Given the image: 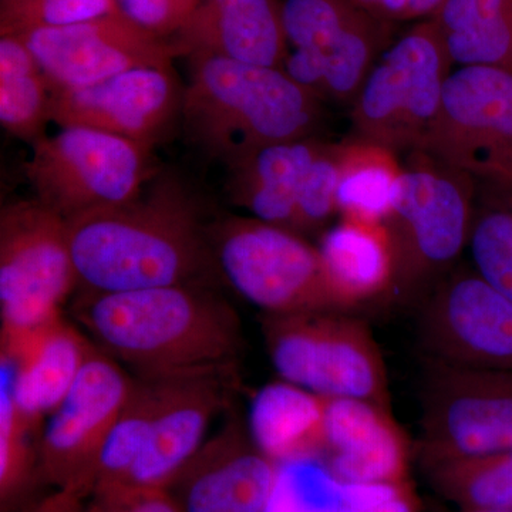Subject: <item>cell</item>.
Returning <instances> with one entry per match:
<instances>
[{
	"label": "cell",
	"mask_w": 512,
	"mask_h": 512,
	"mask_svg": "<svg viewBox=\"0 0 512 512\" xmlns=\"http://www.w3.org/2000/svg\"><path fill=\"white\" fill-rule=\"evenodd\" d=\"M69 222L83 292L113 293L222 282L210 225L188 188L158 174L137 200L87 212Z\"/></svg>",
	"instance_id": "6da1fadb"
},
{
	"label": "cell",
	"mask_w": 512,
	"mask_h": 512,
	"mask_svg": "<svg viewBox=\"0 0 512 512\" xmlns=\"http://www.w3.org/2000/svg\"><path fill=\"white\" fill-rule=\"evenodd\" d=\"M72 315L101 352L136 377L238 363L244 349L237 311L211 286L82 291Z\"/></svg>",
	"instance_id": "7a4b0ae2"
},
{
	"label": "cell",
	"mask_w": 512,
	"mask_h": 512,
	"mask_svg": "<svg viewBox=\"0 0 512 512\" xmlns=\"http://www.w3.org/2000/svg\"><path fill=\"white\" fill-rule=\"evenodd\" d=\"M181 117L202 153L229 167L259 148L320 137L325 107L281 67L225 57L188 56Z\"/></svg>",
	"instance_id": "3957f363"
},
{
	"label": "cell",
	"mask_w": 512,
	"mask_h": 512,
	"mask_svg": "<svg viewBox=\"0 0 512 512\" xmlns=\"http://www.w3.org/2000/svg\"><path fill=\"white\" fill-rule=\"evenodd\" d=\"M383 224L394 252L392 298L419 303L450 274L468 247L476 178L430 154H406Z\"/></svg>",
	"instance_id": "277c9868"
},
{
	"label": "cell",
	"mask_w": 512,
	"mask_h": 512,
	"mask_svg": "<svg viewBox=\"0 0 512 512\" xmlns=\"http://www.w3.org/2000/svg\"><path fill=\"white\" fill-rule=\"evenodd\" d=\"M208 232L225 284L262 313H349L319 248L303 235L254 217H227Z\"/></svg>",
	"instance_id": "5b68a950"
},
{
	"label": "cell",
	"mask_w": 512,
	"mask_h": 512,
	"mask_svg": "<svg viewBox=\"0 0 512 512\" xmlns=\"http://www.w3.org/2000/svg\"><path fill=\"white\" fill-rule=\"evenodd\" d=\"M266 352L281 379L326 399L390 406L382 352L362 320L348 312L261 316Z\"/></svg>",
	"instance_id": "8992f818"
},
{
	"label": "cell",
	"mask_w": 512,
	"mask_h": 512,
	"mask_svg": "<svg viewBox=\"0 0 512 512\" xmlns=\"http://www.w3.org/2000/svg\"><path fill=\"white\" fill-rule=\"evenodd\" d=\"M454 64L433 19L393 40L370 70L352 104L353 136L406 156L421 141L440 109Z\"/></svg>",
	"instance_id": "52a82bcc"
},
{
	"label": "cell",
	"mask_w": 512,
	"mask_h": 512,
	"mask_svg": "<svg viewBox=\"0 0 512 512\" xmlns=\"http://www.w3.org/2000/svg\"><path fill=\"white\" fill-rule=\"evenodd\" d=\"M25 170L36 200L67 221L137 200L158 175L153 147L84 127L40 138Z\"/></svg>",
	"instance_id": "ba28073f"
},
{
	"label": "cell",
	"mask_w": 512,
	"mask_h": 512,
	"mask_svg": "<svg viewBox=\"0 0 512 512\" xmlns=\"http://www.w3.org/2000/svg\"><path fill=\"white\" fill-rule=\"evenodd\" d=\"M421 464L512 450V370L468 369L424 357Z\"/></svg>",
	"instance_id": "9c48e42d"
},
{
	"label": "cell",
	"mask_w": 512,
	"mask_h": 512,
	"mask_svg": "<svg viewBox=\"0 0 512 512\" xmlns=\"http://www.w3.org/2000/svg\"><path fill=\"white\" fill-rule=\"evenodd\" d=\"M79 288L69 222L36 198L0 212L2 333H19L63 315Z\"/></svg>",
	"instance_id": "30bf717a"
},
{
	"label": "cell",
	"mask_w": 512,
	"mask_h": 512,
	"mask_svg": "<svg viewBox=\"0 0 512 512\" xmlns=\"http://www.w3.org/2000/svg\"><path fill=\"white\" fill-rule=\"evenodd\" d=\"M417 150L474 178L512 180V73L454 67Z\"/></svg>",
	"instance_id": "8fae6325"
},
{
	"label": "cell",
	"mask_w": 512,
	"mask_h": 512,
	"mask_svg": "<svg viewBox=\"0 0 512 512\" xmlns=\"http://www.w3.org/2000/svg\"><path fill=\"white\" fill-rule=\"evenodd\" d=\"M134 380L126 367L96 346L72 389L43 424L39 454L46 485L84 501L92 495L101 448Z\"/></svg>",
	"instance_id": "7c38bea8"
},
{
	"label": "cell",
	"mask_w": 512,
	"mask_h": 512,
	"mask_svg": "<svg viewBox=\"0 0 512 512\" xmlns=\"http://www.w3.org/2000/svg\"><path fill=\"white\" fill-rule=\"evenodd\" d=\"M424 357L468 369L512 370V301L460 262L419 303Z\"/></svg>",
	"instance_id": "4fadbf2b"
},
{
	"label": "cell",
	"mask_w": 512,
	"mask_h": 512,
	"mask_svg": "<svg viewBox=\"0 0 512 512\" xmlns=\"http://www.w3.org/2000/svg\"><path fill=\"white\" fill-rule=\"evenodd\" d=\"M238 363L151 377L157 384L153 430L126 484L170 488L207 441L212 421L232 410Z\"/></svg>",
	"instance_id": "5bb4252c"
},
{
	"label": "cell",
	"mask_w": 512,
	"mask_h": 512,
	"mask_svg": "<svg viewBox=\"0 0 512 512\" xmlns=\"http://www.w3.org/2000/svg\"><path fill=\"white\" fill-rule=\"evenodd\" d=\"M32 50L52 89H76L127 70L173 69L177 47L151 35L123 13L19 36Z\"/></svg>",
	"instance_id": "9a60e30c"
},
{
	"label": "cell",
	"mask_w": 512,
	"mask_h": 512,
	"mask_svg": "<svg viewBox=\"0 0 512 512\" xmlns=\"http://www.w3.org/2000/svg\"><path fill=\"white\" fill-rule=\"evenodd\" d=\"M184 90L173 69L127 70L76 89H52V121L154 144L181 116Z\"/></svg>",
	"instance_id": "2e32d148"
},
{
	"label": "cell",
	"mask_w": 512,
	"mask_h": 512,
	"mask_svg": "<svg viewBox=\"0 0 512 512\" xmlns=\"http://www.w3.org/2000/svg\"><path fill=\"white\" fill-rule=\"evenodd\" d=\"M232 410L168 488L184 512H266L268 508L278 463L259 450L247 421Z\"/></svg>",
	"instance_id": "e0dca14e"
},
{
	"label": "cell",
	"mask_w": 512,
	"mask_h": 512,
	"mask_svg": "<svg viewBox=\"0 0 512 512\" xmlns=\"http://www.w3.org/2000/svg\"><path fill=\"white\" fill-rule=\"evenodd\" d=\"M94 350L83 329L63 315L26 332H0V370L23 416L43 426Z\"/></svg>",
	"instance_id": "ac0fdd59"
},
{
	"label": "cell",
	"mask_w": 512,
	"mask_h": 512,
	"mask_svg": "<svg viewBox=\"0 0 512 512\" xmlns=\"http://www.w3.org/2000/svg\"><path fill=\"white\" fill-rule=\"evenodd\" d=\"M414 448L392 409L357 399H328L322 460L343 483L410 480Z\"/></svg>",
	"instance_id": "d6986e66"
},
{
	"label": "cell",
	"mask_w": 512,
	"mask_h": 512,
	"mask_svg": "<svg viewBox=\"0 0 512 512\" xmlns=\"http://www.w3.org/2000/svg\"><path fill=\"white\" fill-rule=\"evenodd\" d=\"M171 42L180 56H218L281 69L289 55L279 0H202Z\"/></svg>",
	"instance_id": "ffe728a7"
},
{
	"label": "cell",
	"mask_w": 512,
	"mask_h": 512,
	"mask_svg": "<svg viewBox=\"0 0 512 512\" xmlns=\"http://www.w3.org/2000/svg\"><path fill=\"white\" fill-rule=\"evenodd\" d=\"M325 141L308 137L271 144L229 165V198L256 220L299 234V195Z\"/></svg>",
	"instance_id": "44dd1931"
},
{
	"label": "cell",
	"mask_w": 512,
	"mask_h": 512,
	"mask_svg": "<svg viewBox=\"0 0 512 512\" xmlns=\"http://www.w3.org/2000/svg\"><path fill=\"white\" fill-rule=\"evenodd\" d=\"M393 28L363 10L325 50L293 49L282 70L323 103L352 107L370 70L393 42Z\"/></svg>",
	"instance_id": "7402d4cb"
},
{
	"label": "cell",
	"mask_w": 512,
	"mask_h": 512,
	"mask_svg": "<svg viewBox=\"0 0 512 512\" xmlns=\"http://www.w3.org/2000/svg\"><path fill=\"white\" fill-rule=\"evenodd\" d=\"M318 248L349 312L392 298L396 266L392 239L383 222L340 217L335 227L323 232Z\"/></svg>",
	"instance_id": "603a6c76"
},
{
	"label": "cell",
	"mask_w": 512,
	"mask_h": 512,
	"mask_svg": "<svg viewBox=\"0 0 512 512\" xmlns=\"http://www.w3.org/2000/svg\"><path fill=\"white\" fill-rule=\"evenodd\" d=\"M328 399L284 379L265 384L249 407L252 440L275 463L322 458Z\"/></svg>",
	"instance_id": "cb8c5ba5"
},
{
	"label": "cell",
	"mask_w": 512,
	"mask_h": 512,
	"mask_svg": "<svg viewBox=\"0 0 512 512\" xmlns=\"http://www.w3.org/2000/svg\"><path fill=\"white\" fill-rule=\"evenodd\" d=\"M431 19L443 33L454 67L512 73V0H444Z\"/></svg>",
	"instance_id": "d4e9b609"
},
{
	"label": "cell",
	"mask_w": 512,
	"mask_h": 512,
	"mask_svg": "<svg viewBox=\"0 0 512 512\" xmlns=\"http://www.w3.org/2000/svg\"><path fill=\"white\" fill-rule=\"evenodd\" d=\"M402 171L399 154L382 144L357 136L340 141V217L386 220Z\"/></svg>",
	"instance_id": "484cf974"
},
{
	"label": "cell",
	"mask_w": 512,
	"mask_h": 512,
	"mask_svg": "<svg viewBox=\"0 0 512 512\" xmlns=\"http://www.w3.org/2000/svg\"><path fill=\"white\" fill-rule=\"evenodd\" d=\"M52 121V87L19 36H0V123L30 146Z\"/></svg>",
	"instance_id": "4316f807"
},
{
	"label": "cell",
	"mask_w": 512,
	"mask_h": 512,
	"mask_svg": "<svg viewBox=\"0 0 512 512\" xmlns=\"http://www.w3.org/2000/svg\"><path fill=\"white\" fill-rule=\"evenodd\" d=\"M42 424L23 416L9 376L0 370V512H23L42 498L46 485L40 466Z\"/></svg>",
	"instance_id": "83f0119b"
},
{
	"label": "cell",
	"mask_w": 512,
	"mask_h": 512,
	"mask_svg": "<svg viewBox=\"0 0 512 512\" xmlns=\"http://www.w3.org/2000/svg\"><path fill=\"white\" fill-rule=\"evenodd\" d=\"M467 249L478 275L512 301V180L476 178Z\"/></svg>",
	"instance_id": "f1b7e54d"
},
{
	"label": "cell",
	"mask_w": 512,
	"mask_h": 512,
	"mask_svg": "<svg viewBox=\"0 0 512 512\" xmlns=\"http://www.w3.org/2000/svg\"><path fill=\"white\" fill-rule=\"evenodd\" d=\"M437 494L457 510L512 512V450L421 464Z\"/></svg>",
	"instance_id": "f546056e"
},
{
	"label": "cell",
	"mask_w": 512,
	"mask_h": 512,
	"mask_svg": "<svg viewBox=\"0 0 512 512\" xmlns=\"http://www.w3.org/2000/svg\"><path fill=\"white\" fill-rule=\"evenodd\" d=\"M156 409V380L136 377L130 397L101 448L93 493L97 488L127 483L150 440Z\"/></svg>",
	"instance_id": "4dcf8cb0"
},
{
	"label": "cell",
	"mask_w": 512,
	"mask_h": 512,
	"mask_svg": "<svg viewBox=\"0 0 512 512\" xmlns=\"http://www.w3.org/2000/svg\"><path fill=\"white\" fill-rule=\"evenodd\" d=\"M343 481L319 457L278 464L266 512H342Z\"/></svg>",
	"instance_id": "1f68e13d"
},
{
	"label": "cell",
	"mask_w": 512,
	"mask_h": 512,
	"mask_svg": "<svg viewBox=\"0 0 512 512\" xmlns=\"http://www.w3.org/2000/svg\"><path fill=\"white\" fill-rule=\"evenodd\" d=\"M119 12L117 0H2L0 36L66 28Z\"/></svg>",
	"instance_id": "d6a6232c"
},
{
	"label": "cell",
	"mask_w": 512,
	"mask_h": 512,
	"mask_svg": "<svg viewBox=\"0 0 512 512\" xmlns=\"http://www.w3.org/2000/svg\"><path fill=\"white\" fill-rule=\"evenodd\" d=\"M355 0H285L282 16L293 49L325 50L363 12Z\"/></svg>",
	"instance_id": "836d02e7"
},
{
	"label": "cell",
	"mask_w": 512,
	"mask_h": 512,
	"mask_svg": "<svg viewBox=\"0 0 512 512\" xmlns=\"http://www.w3.org/2000/svg\"><path fill=\"white\" fill-rule=\"evenodd\" d=\"M340 143L325 141L306 174L298 201V232L311 234L325 227L338 212Z\"/></svg>",
	"instance_id": "e575fe53"
},
{
	"label": "cell",
	"mask_w": 512,
	"mask_h": 512,
	"mask_svg": "<svg viewBox=\"0 0 512 512\" xmlns=\"http://www.w3.org/2000/svg\"><path fill=\"white\" fill-rule=\"evenodd\" d=\"M342 512H420V500L412 480L343 483Z\"/></svg>",
	"instance_id": "d590c367"
},
{
	"label": "cell",
	"mask_w": 512,
	"mask_h": 512,
	"mask_svg": "<svg viewBox=\"0 0 512 512\" xmlns=\"http://www.w3.org/2000/svg\"><path fill=\"white\" fill-rule=\"evenodd\" d=\"M83 512H184L167 488L119 484L97 488Z\"/></svg>",
	"instance_id": "8d00e7d4"
},
{
	"label": "cell",
	"mask_w": 512,
	"mask_h": 512,
	"mask_svg": "<svg viewBox=\"0 0 512 512\" xmlns=\"http://www.w3.org/2000/svg\"><path fill=\"white\" fill-rule=\"evenodd\" d=\"M202 0H117L119 10L151 35L168 39L177 35Z\"/></svg>",
	"instance_id": "74e56055"
},
{
	"label": "cell",
	"mask_w": 512,
	"mask_h": 512,
	"mask_svg": "<svg viewBox=\"0 0 512 512\" xmlns=\"http://www.w3.org/2000/svg\"><path fill=\"white\" fill-rule=\"evenodd\" d=\"M360 8L383 22L396 25L403 20H412V0H355Z\"/></svg>",
	"instance_id": "f35d334b"
},
{
	"label": "cell",
	"mask_w": 512,
	"mask_h": 512,
	"mask_svg": "<svg viewBox=\"0 0 512 512\" xmlns=\"http://www.w3.org/2000/svg\"><path fill=\"white\" fill-rule=\"evenodd\" d=\"M84 500L70 491L53 490L23 512H83Z\"/></svg>",
	"instance_id": "ab89813d"
},
{
	"label": "cell",
	"mask_w": 512,
	"mask_h": 512,
	"mask_svg": "<svg viewBox=\"0 0 512 512\" xmlns=\"http://www.w3.org/2000/svg\"><path fill=\"white\" fill-rule=\"evenodd\" d=\"M444 0H412V19L431 18L443 5Z\"/></svg>",
	"instance_id": "60d3db41"
},
{
	"label": "cell",
	"mask_w": 512,
	"mask_h": 512,
	"mask_svg": "<svg viewBox=\"0 0 512 512\" xmlns=\"http://www.w3.org/2000/svg\"><path fill=\"white\" fill-rule=\"evenodd\" d=\"M456 512H504V511H471V510H457Z\"/></svg>",
	"instance_id": "b9f144b4"
}]
</instances>
